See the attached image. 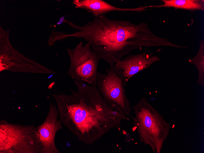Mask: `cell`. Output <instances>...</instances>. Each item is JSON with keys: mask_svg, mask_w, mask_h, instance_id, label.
Returning <instances> with one entry per match:
<instances>
[{"mask_svg": "<svg viewBox=\"0 0 204 153\" xmlns=\"http://www.w3.org/2000/svg\"><path fill=\"white\" fill-rule=\"evenodd\" d=\"M73 80L76 90L53 96L62 124L80 142L91 145L111 130H119L122 121L129 119L107 103L96 86Z\"/></svg>", "mask_w": 204, "mask_h": 153, "instance_id": "obj_1", "label": "cell"}, {"mask_svg": "<svg viewBox=\"0 0 204 153\" xmlns=\"http://www.w3.org/2000/svg\"><path fill=\"white\" fill-rule=\"evenodd\" d=\"M68 24L75 31L67 37L89 42L100 60L111 67L135 49L173 45L167 38L154 34L143 22L136 25L128 20H111L103 14L82 26L71 21Z\"/></svg>", "mask_w": 204, "mask_h": 153, "instance_id": "obj_2", "label": "cell"}, {"mask_svg": "<svg viewBox=\"0 0 204 153\" xmlns=\"http://www.w3.org/2000/svg\"><path fill=\"white\" fill-rule=\"evenodd\" d=\"M131 107L134 115L129 117L137 130L140 142L149 146L154 153H160L170 126L143 97Z\"/></svg>", "mask_w": 204, "mask_h": 153, "instance_id": "obj_3", "label": "cell"}, {"mask_svg": "<svg viewBox=\"0 0 204 153\" xmlns=\"http://www.w3.org/2000/svg\"><path fill=\"white\" fill-rule=\"evenodd\" d=\"M0 153H41L37 127L1 120Z\"/></svg>", "mask_w": 204, "mask_h": 153, "instance_id": "obj_4", "label": "cell"}, {"mask_svg": "<svg viewBox=\"0 0 204 153\" xmlns=\"http://www.w3.org/2000/svg\"><path fill=\"white\" fill-rule=\"evenodd\" d=\"M70 60L67 74L73 79L96 86L100 60L87 42L81 41L73 49H67Z\"/></svg>", "mask_w": 204, "mask_h": 153, "instance_id": "obj_5", "label": "cell"}, {"mask_svg": "<svg viewBox=\"0 0 204 153\" xmlns=\"http://www.w3.org/2000/svg\"><path fill=\"white\" fill-rule=\"evenodd\" d=\"M106 73L98 72L96 87L104 100L113 109L129 117L132 108L121 78L111 67L107 68Z\"/></svg>", "mask_w": 204, "mask_h": 153, "instance_id": "obj_6", "label": "cell"}, {"mask_svg": "<svg viewBox=\"0 0 204 153\" xmlns=\"http://www.w3.org/2000/svg\"><path fill=\"white\" fill-rule=\"evenodd\" d=\"M153 54L154 52L148 53L145 51L138 54H129L111 67L121 78L125 86L137 73L149 68L153 63L161 60L158 56Z\"/></svg>", "mask_w": 204, "mask_h": 153, "instance_id": "obj_7", "label": "cell"}, {"mask_svg": "<svg viewBox=\"0 0 204 153\" xmlns=\"http://www.w3.org/2000/svg\"><path fill=\"white\" fill-rule=\"evenodd\" d=\"M57 107L52 103L46 118L41 125L37 126L41 149V153H60L56 146L55 138L56 133L62 129V123Z\"/></svg>", "mask_w": 204, "mask_h": 153, "instance_id": "obj_8", "label": "cell"}, {"mask_svg": "<svg viewBox=\"0 0 204 153\" xmlns=\"http://www.w3.org/2000/svg\"><path fill=\"white\" fill-rule=\"evenodd\" d=\"M76 8L86 10L95 17L112 11L140 12L146 10L144 6L136 8H121L113 5L103 0H74Z\"/></svg>", "mask_w": 204, "mask_h": 153, "instance_id": "obj_9", "label": "cell"}, {"mask_svg": "<svg viewBox=\"0 0 204 153\" xmlns=\"http://www.w3.org/2000/svg\"><path fill=\"white\" fill-rule=\"evenodd\" d=\"M163 4L145 6L146 8L173 7L190 11H204V0H161Z\"/></svg>", "mask_w": 204, "mask_h": 153, "instance_id": "obj_10", "label": "cell"}, {"mask_svg": "<svg viewBox=\"0 0 204 153\" xmlns=\"http://www.w3.org/2000/svg\"><path fill=\"white\" fill-rule=\"evenodd\" d=\"M191 63L195 65L199 72V78L197 82L204 87V40L199 41V48L196 56L188 60Z\"/></svg>", "mask_w": 204, "mask_h": 153, "instance_id": "obj_11", "label": "cell"}, {"mask_svg": "<svg viewBox=\"0 0 204 153\" xmlns=\"http://www.w3.org/2000/svg\"><path fill=\"white\" fill-rule=\"evenodd\" d=\"M64 17H62L60 18V19L59 21L57 23H57V24H61L64 21Z\"/></svg>", "mask_w": 204, "mask_h": 153, "instance_id": "obj_12", "label": "cell"}]
</instances>
